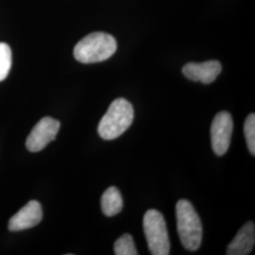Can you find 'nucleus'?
Listing matches in <instances>:
<instances>
[{
  "label": "nucleus",
  "mask_w": 255,
  "mask_h": 255,
  "mask_svg": "<svg viewBox=\"0 0 255 255\" xmlns=\"http://www.w3.org/2000/svg\"><path fill=\"white\" fill-rule=\"evenodd\" d=\"M116 39L105 32H93L82 38L74 48L75 59L82 64H95L108 60L116 53Z\"/></svg>",
  "instance_id": "obj_1"
},
{
  "label": "nucleus",
  "mask_w": 255,
  "mask_h": 255,
  "mask_svg": "<svg viewBox=\"0 0 255 255\" xmlns=\"http://www.w3.org/2000/svg\"><path fill=\"white\" fill-rule=\"evenodd\" d=\"M134 112L130 102L118 99L110 105L98 127L100 136L104 140H114L123 134L133 121Z\"/></svg>",
  "instance_id": "obj_2"
},
{
  "label": "nucleus",
  "mask_w": 255,
  "mask_h": 255,
  "mask_svg": "<svg viewBox=\"0 0 255 255\" xmlns=\"http://www.w3.org/2000/svg\"><path fill=\"white\" fill-rule=\"evenodd\" d=\"M177 228L182 246L195 252L200 249L202 241L201 219L190 201L181 200L176 205Z\"/></svg>",
  "instance_id": "obj_3"
},
{
  "label": "nucleus",
  "mask_w": 255,
  "mask_h": 255,
  "mask_svg": "<svg viewBox=\"0 0 255 255\" xmlns=\"http://www.w3.org/2000/svg\"><path fill=\"white\" fill-rule=\"evenodd\" d=\"M143 226L150 254L153 255H169L170 243L163 215L157 210H148L144 216Z\"/></svg>",
  "instance_id": "obj_4"
},
{
  "label": "nucleus",
  "mask_w": 255,
  "mask_h": 255,
  "mask_svg": "<svg viewBox=\"0 0 255 255\" xmlns=\"http://www.w3.org/2000/svg\"><path fill=\"white\" fill-rule=\"evenodd\" d=\"M234 130V121L228 112H220L212 122L211 142L214 152L222 156L227 152L231 145Z\"/></svg>",
  "instance_id": "obj_5"
},
{
  "label": "nucleus",
  "mask_w": 255,
  "mask_h": 255,
  "mask_svg": "<svg viewBox=\"0 0 255 255\" xmlns=\"http://www.w3.org/2000/svg\"><path fill=\"white\" fill-rule=\"evenodd\" d=\"M60 127L61 123L52 118L46 117L41 119L27 136V149L31 152H38L44 149L47 144L55 140Z\"/></svg>",
  "instance_id": "obj_6"
},
{
  "label": "nucleus",
  "mask_w": 255,
  "mask_h": 255,
  "mask_svg": "<svg viewBox=\"0 0 255 255\" xmlns=\"http://www.w3.org/2000/svg\"><path fill=\"white\" fill-rule=\"evenodd\" d=\"M43 219L41 204L36 201H30L17 212L9 221V229L11 232H19L32 228L38 225Z\"/></svg>",
  "instance_id": "obj_7"
},
{
  "label": "nucleus",
  "mask_w": 255,
  "mask_h": 255,
  "mask_svg": "<svg viewBox=\"0 0 255 255\" xmlns=\"http://www.w3.org/2000/svg\"><path fill=\"white\" fill-rule=\"evenodd\" d=\"M221 70L222 66L219 61H208L201 64H186L182 67V74L193 82L209 84L216 81Z\"/></svg>",
  "instance_id": "obj_8"
},
{
  "label": "nucleus",
  "mask_w": 255,
  "mask_h": 255,
  "mask_svg": "<svg viewBox=\"0 0 255 255\" xmlns=\"http://www.w3.org/2000/svg\"><path fill=\"white\" fill-rule=\"evenodd\" d=\"M255 243V223L250 221L239 230L234 240L229 244L228 255H250Z\"/></svg>",
  "instance_id": "obj_9"
},
{
  "label": "nucleus",
  "mask_w": 255,
  "mask_h": 255,
  "mask_svg": "<svg viewBox=\"0 0 255 255\" xmlns=\"http://www.w3.org/2000/svg\"><path fill=\"white\" fill-rule=\"evenodd\" d=\"M101 209L107 217H114L123 209V199L116 186H111L103 193L101 198Z\"/></svg>",
  "instance_id": "obj_10"
},
{
  "label": "nucleus",
  "mask_w": 255,
  "mask_h": 255,
  "mask_svg": "<svg viewBox=\"0 0 255 255\" xmlns=\"http://www.w3.org/2000/svg\"><path fill=\"white\" fill-rule=\"evenodd\" d=\"M115 255H137L136 248L134 245L132 237L128 234H125L119 237L115 242L114 246Z\"/></svg>",
  "instance_id": "obj_11"
},
{
  "label": "nucleus",
  "mask_w": 255,
  "mask_h": 255,
  "mask_svg": "<svg viewBox=\"0 0 255 255\" xmlns=\"http://www.w3.org/2000/svg\"><path fill=\"white\" fill-rule=\"evenodd\" d=\"M11 66V50L5 43H0V82L9 75Z\"/></svg>",
  "instance_id": "obj_12"
},
{
  "label": "nucleus",
  "mask_w": 255,
  "mask_h": 255,
  "mask_svg": "<svg viewBox=\"0 0 255 255\" xmlns=\"http://www.w3.org/2000/svg\"><path fill=\"white\" fill-rule=\"evenodd\" d=\"M244 132L246 136L247 144L250 152L253 156L255 155V115L251 114L244 124Z\"/></svg>",
  "instance_id": "obj_13"
}]
</instances>
